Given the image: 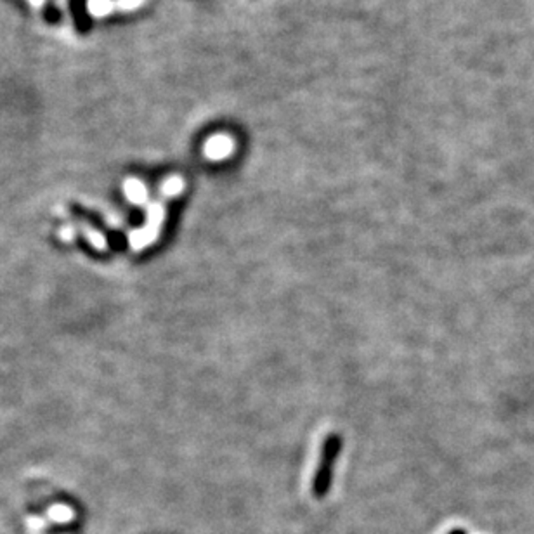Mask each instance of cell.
Instances as JSON below:
<instances>
[{
	"label": "cell",
	"instance_id": "5b68a950",
	"mask_svg": "<svg viewBox=\"0 0 534 534\" xmlns=\"http://www.w3.org/2000/svg\"><path fill=\"white\" fill-rule=\"evenodd\" d=\"M226 144H227V142L224 141V139H219V141L210 142V146H208V149H206V151H208L210 156H222V155H226V153H227V146Z\"/></svg>",
	"mask_w": 534,
	"mask_h": 534
},
{
	"label": "cell",
	"instance_id": "6da1fadb",
	"mask_svg": "<svg viewBox=\"0 0 534 534\" xmlns=\"http://www.w3.org/2000/svg\"><path fill=\"white\" fill-rule=\"evenodd\" d=\"M342 448V439L337 434H330L325 439L321 448V460H319L318 470H316L314 484H312V489L318 498L325 496L326 491H328L330 480H332V467L335 458L338 457Z\"/></svg>",
	"mask_w": 534,
	"mask_h": 534
},
{
	"label": "cell",
	"instance_id": "7a4b0ae2",
	"mask_svg": "<svg viewBox=\"0 0 534 534\" xmlns=\"http://www.w3.org/2000/svg\"><path fill=\"white\" fill-rule=\"evenodd\" d=\"M68 3H70L75 30L80 35H87L92 30V17L89 14L87 0H68Z\"/></svg>",
	"mask_w": 534,
	"mask_h": 534
},
{
	"label": "cell",
	"instance_id": "3957f363",
	"mask_svg": "<svg viewBox=\"0 0 534 534\" xmlns=\"http://www.w3.org/2000/svg\"><path fill=\"white\" fill-rule=\"evenodd\" d=\"M73 517L75 512L66 505H54L47 510V519L51 522H56V524H68V522L73 521Z\"/></svg>",
	"mask_w": 534,
	"mask_h": 534
},
{
	"label": "cell",
	"instance_id": "277c9868",
	"mask_svg": "<svg viewBox=\"0 0 534 534\" xmlns=\"http://www.w3.org/2000/svg\"><path fill=\"white\" fill-rule=\"evenodd\" d=\"M42 17H44V21L47 24L56 26V24L63 23V10L59 9L52 0H49V2H45L44 7H42Z\"/></svg>",
	"mask_w": 534,
	"mask_h": 534
}]
</instances>
